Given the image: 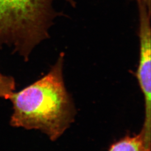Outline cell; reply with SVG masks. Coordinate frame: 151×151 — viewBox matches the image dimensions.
Returning a JSON list of instances; mask_svg holds the SVG:
<instances>
[{
    "instance_id": "obj_1",
    "label": "cell",
    "mask_w": 151,
    "mask_h": 151,
    "mask_svg": "<svg viewBox=\"0 0 151 151\" xmlns=\"http://www.w3.org/2000/svg\"><path fill=\"white\" fill-rule=\"evenodd\" d=\"M65 57L61 52L47 74L11 95L13 127L39 130L54 141L74 122L75 105L64 80Z\"/></svg>"
},
{
    "instance_id": "obj_6",
    "label": "cell",
    "mask_w": 151,
    "mask_h": 151,
    "mask_svg": "<svg viewBox=\"0 0 151 151\" xmlns=\"http://www.w3.org/2000/svg\"><path fill=\"white\" fill-rule=\"evenodd\" d=\"M134 1H137V2H143L147 3V4H149V5H151V0H134Z\"/></svg>"
},
{
    "instance_id": "obj_3",
    "label": "cell",
    "mask_w": 151,
    "mask_h": 151,
    "mask_svg": "<svg viewBox=\"0 0 151 151\" xmlns=\"http://www.w3.org/2000/svg\"><path fill=\"white\" fill-rule=\"evenodd\" d=\"M139 42V60L135 76L143 96L145 120L143 127L151 129V5L138 2Z\"/></svg>"
},
{
    "instance_id": "obj_4",
    "label": "cell",
    "mask_w": 151,
    "mask_h": 151,
    "mask_svg": "<svg viewBox=\"0 0 151 151\" xmlns=\"http://www.w3.org/2000/svg\"><path fill=\"white\" fill-rule=\"evenodd\" d=\"M149 132L142 129L137 135H127L110 146L108 151H150V145L147 139Z\"/></svg>"
},
{
    "instance_id": "obj_5",
    "label": "cell",
    "mask_w": 151,
    "mask_h": 151,
    "mask_svg": "<svg viewBox=\"0 0 151 151\" xmlns=\"http://www.w3.org/2000/svg\"><path fill=\"white\" fill-rule=\"evenodd\" d=\"M15 90V82L12 77L0 73V97L9 99Z\"/></svg>"
},
{
    "instance_id": "obj_2",
    "label": "cell",
    "mask_w": 151,
    "mask_h": 151,
    "mask_svg": "<svg viewBox=\"0 0 151 151\" xmlns=\"http://www.w3.org/2000/svg\"><path fill=\"white\" fill-rule=\"evenodd\" d=\"M56 0H0V42L10 44L26 59L39 44L50 37L54 20L63 14ZM75 7V0H64Z\"/></svg>"
}]
</instances>
